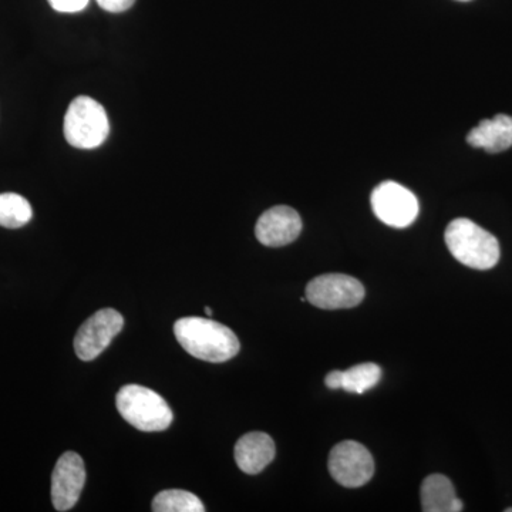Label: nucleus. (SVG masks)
<instances>
[{
  "label": "nucleus",
  "instance_id": "6e6552de",
  "mask_svg": "<svg viewBox=\"0 0 512 512\" xmlns=\"http://www.w3.org/2000/svg\"><path fill=\"white\" fill-rule=\"evenodd\" d=\"M124 318L114 309H101L94 313L74 338V350L83 362H92L104 352L121 332Z\"/></svg>",
  "mask_w": 512,
  "mask_h": 512
},
{
  "label": "nucleus",
  "instance_id": "39448f33",
  "mask_svg": "<svg viewBox=\"0 0 512 512\" xmlns=\"http://www.w3.org/2000/svg\"><path fill=\"white\" fill-rule=\"evenodd\" d=\"M365 295V286L353 276L343 274L320 275L306 286V301L328 311L355 308Z\"/></svg>",
  "mask_w": 512,
  "mask_h": 512
},
{
  "label": "nucleus",
  "instance_id": "423d86ee",
  "mask_svg": "<svg viewBox=\"0 0 512 512\" xmlns=\"http://www.w3.org/2000/svg\"><path fill=\"white\" fill-rule=\"evenodd\" d=\"M329 471L336 483L343 487H362L375 474V460L363 444L342 441L329 454Z\"/></svg>",
  "mask_w": 512,
  "mask_h": 512
},
{
  "label": "nucleus",
  "instance_id": "f3484780",
  "mask_svg": "<svg viewBox=\"0 0 512 512\" xmlns=\"http://www.w3.org/2000/svg\"><path fill=\"white\" fill-rule=\"evenodd\" d=\"M50 6L60 13L82 12L89 5V0H49Z\"/></svg>",
  "mask_w": 512,
  "mask_h": 512
},
{
  "label": "nucleus",
  "instance_id": "4468645a",
  "mask_svg": "<svg viewBox=\"0 0 512 512\" xmlns=\"http://www.w3.org/2000/svg\"><path fill=\"white\" fill-rule=\"evenodd\" d=\"M33 217L32 205L15 192L0 194V227L18 229L29 224Z\"/></svg>",
  "mask_w": 512,
  "mask_h": 512
},
{
  "label": "nucleus",
  "instance_id": "2eb2a0df",
  "mask_svg": "<svg viewBox=\"0 0 512 512\" xmlns=\"http://www.w3.org/2000/svg\"><path fill=\"white\" fill-rule=\"evenodd\" d=\"M156 512H204V504L197 495L184 490H167L157 494L151 505Z\"/></svg>",
  "mask_w": 512,
  "mask_h": 512
},
{
  "label": "nucleus",
  "instance_id": "20e7f679",
  "mask_svg": "<svg viewBox=\"0 0 512 512\" xmlns=\"http://www.w3.org/2000/svg\"><path fill=\"white\" fill-rule=\"evenodd\" d=\"M110 134L109 117L99 101L89 96L76 97L64 116V137L70 146L93 150Z\"/></svg>",
  "mask_w": 512,
  "mask_h": 512
},
{
  "label": "nucleus",
  "instance_id": "9d476101",
  "mask_svg": "<svg viewBox=\"0 0 512 512\" xmlns=\"http://www.w3.org/2000/svg\"><path fill=\"white\" fill-rule=\"evenodd\" d=\"M302 231L298 212L286 205H278L261 215L256 222L255 235L265 247L279 248L292 244Z\"/></svg>",
  "mask_w": 512,
  "mask_h": 512
},
{
  "label": "nucleus",
  "instance_id": "412c9836",
  "mask_svg": "<svg viewBox=\"0 0 512 512\" xmlns=\"http://www.w3.org/2000/svg\"><path fill=\"white\" fill-rule=\"evenodd\" d=\"M505 512H512V508H507V510H505Z\"/></svg>",
  "mask_w": 512,
  "mask_h": 512
},
{
  "label": "nucleus",
  "instance_id": "9b49d317",
  "mask_svg": "<svg viewBox=\"0 0 512 512\" xmlns=\"http://www.w3.org/2000/svg\"><path fill=\"white\" fill-rule=\"evenodd\" d=\"M275 453V443L271 436L254 431L238 440L235 461L244 473L258 474L274 461Z\"/></svg>",
  "mask_w": 512,
  "mask_h": 512
},
{
  "label": "nucleus",
  "instance_id": "aec40b11",
  "mask_svg": "<svg viewBox=\"0 0 512 512\" xmlns=\"http://www.w3.org/2000/svg\"><path fill=\"white\" fill-rule=\"evenodd\" d=\"M205 313H207L208 316H212V311L210 308H205Z\"/></svg>",
  "mask_w": 512,
  "mask_h": 512
},
{
  "label": "nucleus",
  "instance_id": "dca6fc26",
  "mask_svg": "<svg viewBox=\"0 0 512 512\" xmlns=\"http://www.w3.org/2000/svg\"><path fill=\"white\" fill-rule=\"evenodd\" d=\"M380 377H382V370L375 363H362V365L350 367L343 372L342 390L356 394L366 393L367 390L379 384Z\"/></svg>",
  "mask_w": 512,
  "mask_h": 512
},
{
  "label": "nucleus",
  "instance_id": "0eeeda50",
  "mask_svg": "<svg viewBox=\"0 0 512 512\" xmlns=\"http://www.w3.org/2000/svg\"><path fill=\"white\" fill-rule=\"evenodd\" d=\"M370 201L376 217L393 228L410 227L420 211L416 195L394 181L377 185Z\"/></svg>",
  "mask_w": 512,
  "mask_h": 512
},
{
  "label": "nucleus",
  "instance_id": "7ed1b4c3",
  "mask_svg": "<svg viewBox=\"0 0 512 512\" xmlns=\"http://www.w3.org/2000/svg\"><path fill=\"white\" fill-rule=\"evenodd\" d=\"M117 410L127 423L141 431H164L173 423V412L160 394L138 384L121 387Z\"/></svg>",
  "mask_w": 512,
  "mask_h": 512
},
{
  "label": "nucleus",
  "instance_id": "1a4fd4ad",
  "mask_svg": "<svg viewBox=\"0 0 512 512\" xmlns=\"http://www.w3.org/2000/svg\"><path fill=\"white\" fill-rule=\"evenodd\" d=\"M84 483L86 467L83 458L67 451L56 463L52 476V501L57 511L72 510L79 501Z\"/></svg>",
  "mask_w": 512,
  "mask_h": 512
},
{
  "label": "nucleus",
  "instance_id": "a211bd4d",
  "mask_svg": "<svg viewBox=\"0 0 512 512\" xmlns=\"http://www.w3.org/2000/svg\"><path fill=\"white\" fill-rule=\"evenodd\" d=\"M101 9L110 13H121L133 8L136 0H96Z\"/></svg>",
  "mask_w": 512,
  "mask_h": 512
},
{
  "label": "nucleus",
  "instance_id": "f257e3e1",
  "mask_svg": "<svg viewBox=\"0 0 512 512\" xmlns=\"http://www.w3.org/2000/svg\"><path fill=\"white\" fill-rule=\"evenodd\" d=\"M174 335L185 352L205 362L222 363L238 355L237 335L222 323L211 319L183 318L174 325Z\"/></svg>",
  "mask_w": 512,
  "mask_h": 512
},
{
  "label": "nucleus",
  "instance_id": "4be33fe9",
  "mask_svg": "<svg viewBox=\"0 0 512 512\" xmlns=\"http://www.w3.org/2000/svg\"><path fill=\"white\" fill-rule=\"evenodd\" d=\"M458 2H470V0H458Z\"/></svg>",
  "mask_w": 512,
  "mask_h": 512
},
{
  "label": "nucleus",
  "instance_id": "f03ea898",
  "mask_svg": "<svg viewBox=\"0 0 512 512\" xmlns=\"http://www.w3.org/2000/svg\"><path fill=\"white\" fill-rule=\"evenodd\" d=\"M444 238L451 255L468 268L487 271L500 261L498 239L467 218L451 221Z\"/></svg>",
  "mask_w": 512,
  "mask_h": 512
},
{
  "label": "nucleus",
  "instance_id": "ddd939ff",
  "mask_svg": "<svg viewBox=\"0 0 512 512\" xmlns=\"http://www.w3.org/2000/svg\"><path fill=\"white\" fill-rule=\"evenodd\" d=\"M420 494L424 512L463 511V503L458 500L453 483L441 474L427 477L421 484Z\"/></svg>",
  "mask_w": 512,
  "mask_h": 512
},
{
  "label": "nucleus",
  "instance_id": "6ab92c4d",
  "mask_svg": "<svg viewBox=\"0 0 512 512\" xmlns=\"http://www.w3.org/2000/svg\"><path fill=\"white\" fill-rule=\"evenodd\" d=\"M342 375V370H333V372H330L325 379L326 386L332 390L342 389Z\"/></svg>",
  "mask_w": 512,
  "mask_h": 512
},
{
  "label": "nucleus",
  "instance_id": "f8f14e48",
  "mask_svg": "<svg viewBox=\"0 0 512 512\" xmlns=\"http://www.w3.org/2000/svg\"><path fill=\"white\" fill-rule=\"evenodd\" d=\"M470 146L484 148L487 153H501L512 147V117L498 114L494 119L483 120L467 136Z\"/></svg>",
  "mask_w": 512,
  "mask_h": 512
}]
</instances>
